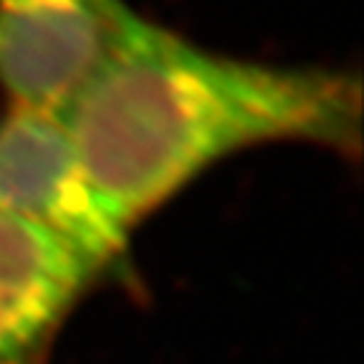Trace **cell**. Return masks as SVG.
<instances>
[{"mask_svg": "<svg viewBox=\"0 0 364 364\" xmlns=\"http://www.w3.org/2000/svg\"><path fill=\"white\" fill-rule=\"evenodd\" d=\"M357 79L240 61L134 16L61 112L104 210L129 233L203 170L266 142L359 147Z\"/></svg>", "mask_w": 364, "mask_h": 364, "instance_id": "cell-1", "label": "cell"}, {"mask_svg": "<svg viewBox=\"0 0 364 364\" xmlns=\"http://www.w3.org/2000/svg\"><path fill=\"white\" fill-rule=\"evenodd\" d=\"M0 210L56 235L99 273L127 250L129 233L91 190L61 114L11 107L0 119Z\"/></svg>", "mask_w": 364, "mask_h": 364, "instance_id": "cell-2", "label": "cell"}, {"mask_svg": "<svg viewBox=\"0 0 364 364\" xmlns=\"http://www.w3.org/2000/svg\"><path fill=\"white\" fill-rule=\"evenodd\" d=\"M134 16L124 0H0V86L13 107L61 114Z\"/></svg>", "mask_w": 364, "mask_h": 364, "instance_id": "cell-3", "label": "cell"}, {"mask_svg": "<svg viewBox=\"0 0 364 364\" xmlns=\"http://www.w3.org/2000/svg\"><path fill=\"white\" fill-rule=\"evenodd\" d=\"M99 271L71 245L0 210V364H46Z\"/></svg>", "mask_w": 364, "mask_h": 364, "instance_id": "cell-4", "label": "cell"}]
</instances>
